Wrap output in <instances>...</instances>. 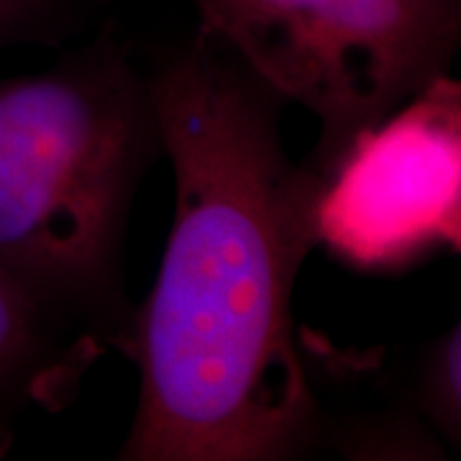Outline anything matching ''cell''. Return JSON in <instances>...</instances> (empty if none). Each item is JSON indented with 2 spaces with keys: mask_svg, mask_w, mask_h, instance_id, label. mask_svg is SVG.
I'll return each mask as SVG.
<instances>
[{
  "mask_svg": "<svg viewBox=\"0 0 461 461\" xmlns=\"http://www.w3.org/2000/svg\"><path fill=\"white\" fill-rule=\"evenodd\" d=\"M175 221L136 308L139 402L123 461H293L323 415L300 354L293 293L318 247L321 177L282 139L285 100L213 39L151 69Z\"/></svg>",
  "mask_w": 461,
  "mask_h": 461,
  "instance_id": "obj_1",
  "label": "cell"
},
{
  "mask_svg": "<svg viewBox=\"0 0 461 461\" xmlns=\"http://www.w3.org/2000/svg\"><path fill=\"white\" fill-rule=\"evenodd\" d=\"M159 159L149 69L115 39L0 80V269L62 329L129 359L126 230Z\"/></svg>",
  "mask_w": 461,
  "mask_h": 461,
  "instance_id": "obj_2",
  "label": "cell"
},
{
  "mask_svg": "<svg viewBox=\"0 0 461 461\" xmlns=\"http://www.w3.org/2000/svg\"><path fill=\"white\" fill-rule=\"evenodd\" d=\"M190 3L198 33L318 118L303 162L318 177L357 133L451 75L461 47V0Z\"/></svg>",
  "mask_w": 461,
  "mask_h": 461,
  "instance_id": "obj_3",
  "label": "cell"
},
{
  "mask_svg": "<svg viewBox=\"0 0 461 461\" xmlns=\"http://www.w3.org/2000/svg\"><path fill=\"white\" fill-rule=\"evenodd\" d=\"M318 247L390 275L461 244V85H429L359 131L321 175Z\"/></svg>",
  "mask_w": 461,
  "mask_h": 461,
  "instance_id": "obj_4",
  "label": "cell"
},
{
  "mask_svg": "<svg viewBox=\"0 0 461 461\" xmlns=\"http://www.w3.org/2000/svg\"><path fill=\"white\" fill-rule=\"evenodd\" d=\"M108 351L75 336L39 308L5 269H0V448L26 411L59 412L83 387L90 366Z\"/></svg>",
  "mask_w": 461,
  "mask_h": 461,
  "instance_id": "obj_5",
  "label": "cell"
},
{
  "mask_svg": "<svg viewBox=\"0 0 461 461\" xmlns=\"http://www.w3.org/2000/svg\"><path fill=\"white\" fill-rule=\"evenodd\" d=\"M411 408L446 448L461 444V330L459 323L423 346L415 359Z\"/></svg>",
  "mask_w": 461,
  "mask_h": 461,
  "instance_id": "obj_6",
  "label": "cell"
},
{
  "mask_svg": "<svg viewBox=\"0 0 461 461\" xmlns=\"http://www.w3.org/2000/svg\"><path fill=\"white\" fill-rule=\"evenodd\" d=\"M54 0H0V47L29 39L50 14Z\"/></svg>",
  "mask_w": 461,
  "mask_h": 461,
  "instance_id": "obj_7",
  "label": "cell"
}]
</instances>
